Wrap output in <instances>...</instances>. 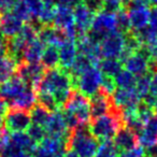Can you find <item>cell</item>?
<instances>
[{
	"instance_id": "obj_1",
	"label": "cell",
	"mask_w": 157,
	"mask_h": 157,
	"mask_svg": "<svg viewBox=\"0 0 157 157\" xmlns=\"http://www.w3.org/2000/svg\"><path fill=\"white\" fill-rule=\"evenodd\" d=\"M73 82L69 72L55 68L45 71L43 78L36 87V90L50 93L54 96L58 107H63L71 94Z\"/></svg>"
},
{
	"instance_id": "obj_2",
	"label": "cell",
	"mask_w": 157,
	"mask_h": 157,
	"mask_svg": "<svg viewBox=\"0 0 157 157\" xmlns=\"http://www.w3.org/2000/svg\"><path fill=\"white\" fill-rule=\"evenodd\" d=\"M99 141L92 135L88 124H80L69 130L66 139V148L73 151L78 157H94Z\"/></svg>"
},
{
	"instance_id": "obj_3",
	"label": "cell",
	"mask_w": 157,
	"mask_h": 157,
	"mask_svg": "<svg viewBox=\"0 0 157 157\" xmlns=\"http://www.w3.org/2000/svg\"><path fill=\"white\" fill-rule=\"evenodd\" d=\"M123 126L125 125L122 118V112L114 107L111 112L90 121V129L92 135L98 141L102 142L113 139Z\"/></svg>"
},
{
	"instance_id": "obj_4",
	"label": "cell",
	"mask_w": 157,
	"mask_h": 157,
	"mask_svg": "<svg viewBox=\"0 0 157 157\" xmlns=\"http://www.w3.org/2000/svg\"><path fill=\"white\" fill-rule=\"evenodd\" d=\"M115 31H118L115 13L100 10L95 14L92 27L87 33V36L92 41L99 43L105 37Z\"/></svg>"
},
{
	"instance_id": "obj_5",
	"label": "cell",
	"mask_w": 157,
	"mask_h": 157,
	"mask_svg": "<svg viewBox=\"0 0 157 157\" xmlns=\"http://www.w3.org/2000/svg\"><path fill=\"white\" fill-rule=\"evenodd\" d=\"M65 111L72 113L78 118L80 124H88L92 120L90 117V98L84 96L78 90H72L69 99L63 105Z\"/></svg>"
},
{
	"instance_id": "obj_6",
	"label": "cell",
	"mask_w": 157,
	"mask_h": 157,
	"mask_svg": "<svg viewBox=\"0 0 157 157\" xmlns=\"http://www.w3.org/2000/svg\"><path fill=\"white\" fill-rule=\"evenodd\" d=\"M102 73L97 66H92L76 78L73 86L84 96L90 98L100 90Z\"/></svg>"
},
{
	"instance_id": "obj_7",
	"label": "cell",
	"mask_w": 157,
	"mask_h": 157,
	"mask_svg": "<svg viewBox=\"0 0 157 157\" xmlns=\"http://www.w3.org/2000/svg\"><path fill=\"white\" fill-rule=\"evenodd\" d=\"M3 117H5L3 118L5 128L10 133L26 131L31 124L30 113L27 110L9 107Z\"/></svg>"
},
{
	"instance_id": "obj_8",
	"label": "cell",
	"mask_w": 157,
	"mask_h": 157,
	"mask_svg": "<svg viewBox=\"0 0 157 157\" xmlns=\"http://www.w3.org/2000/svg\"><path fill=\"white\" fill-rule=\"evenodd\" d=\"M124 67L136 76H141L151 72V60L143 46L125 59Z\"/></svg>"
},
{
	"instance_id": "obj_9",
	"label": "cell",
	"mask_w": 157,
	"mask_h": 157,
	"mask_svg": "<svg viewBox=\"0 0 157 157\" xmlns=\"http://www.w3.org/2000/svg\"><path fill=\"white\" fill-rule=\"evenodd\" d=\"M46 69L41 63H25L22 61L17 65L16 74L22 78L27 85L36 90L45 74Z\"/></svg>"
},
{
	"instance_id": "obj_10",
	"label": "cell",
	"mask_w": 157,
	"mask_h": 157,
	"mask_svg": "<svg viewBox=\"0 0 157 157\" xmlns=\"http://www.w3.org/2000/svg\"><path fill=\"white\" fill-rule=\"evenodd\" d=\"M125 46V35L120 31L111 33L99 42L101 57L105 58H118Z\"/></svg>"
},
{
	"instance_id": "obj_11",
	"label": "cell",
	"mask_w": 157,
	"mask_h": 157,
	"mask_svg": "<svg viewBox=\"0 0 157 157\" xmlns=\"http://www.w3.org/2000/svg\"><path fill=\"white\" fill-rule=\"evenodd\" d=\"M95 12H93L83 1L73 7V20L74 26L78 30V37L84 36L90 31L93 21L95 17Z\"/></svg>"
},
{
	"instance_id": "obj_12",
	"label": "cell",
	"mask_w": 157,
	"mask_h": 157,
	"mask_svg": "<svg viewBox=\"0 0 157 157\" xmlns=\"http://www.w3.org/2000/svg\"><path fill=\"white\" fill-rule=\"evenodd\" d=\"M111 100L114 107L120 111L128 108H137L141 102V99L138 96L135 88L132 90L116 88L115 92L112 94Z\"/></svg>"
},
{
	"instance_id": "obj_13",
	"label": "cell",
	"mask_w": 157,
	"mask_h": 157,
	"mask_svg": "<svg viewBox=\"0 0 157 157\" xmlns=\"http://www.w3.org/2000/svg\"><path fill=\"white\" fill-rule=\"evenodd\" d=\"M44 129H45L46 136H48V137L63 140L67 139L69 129L66 125L63 111H60V109L51 113V117L48 124L44 127Z\"/></svg>"
},
{
	"instance_id": "obj_14",
	"label": "cell",
	"mask_w": 157,
	"mask_h": 157,
	"mask_svg": "<svg viewBox=\"0 0 157 157\" xmlns=\"http://www.w3.org/2000/svg\"><path fill=\"white\" fill-rule=\"evenodd\" d=\"M27 84L17 74H15L0 85V97L7 101L8 105H10L24 90Z\"/></svg>"
},
{
	"instance_id": "obj_15",
	"label": "cell",
	"mask_w": 157,
	"mask_h": 157,
	"mask_svg": "<svg viewBox=\"0 0 157 157\" xmlns=\"http://www.w3.org/2000/svg\"><path fill=\"white\" fill-rule=\"evenodd\" d=\"M90 117H92V120H94V118H97L99 116H102L105 114L111 112L113 110L114 105L112 103L111 97L107 96L105 94H103L102 92L99 90L94 96L90 97Z\"/></svg>"
},
{
	"instance_id": "obj_16",
	"label": "cell",
	"mask_w": 157,
	"mask_h": 157,
	"mask_svg": "<svg viewBox=\"0 0 157 157\" xmlns=\"http://www.w3.org/2000/svg\"><path fill=\"white\" fill-rule=\"evenodd\" d=\"M23 23L11 11L0 13V33L8 39L14 37L21 31L24 25Z\"/></svg>"
},
{
	"instance_id": "obj_17",
	"label": "cell",
	"mask_w": 157,
	"mask_h": 157,
	"mask_svg": "<svg viewBox=\"0 0 157 157\" xmlns=\"http://www.w3.org/2000/svg\"><path fill=\"white\" fill-rule=\"evenodd\" d=\"M38 39L48 45L59 46L66 41V36L61 29L53 25H43L38 31Z\"/></svg>"
},
{
	"instance_id": "obj_18",
	"label": "cell",
	"mask_w": 157,
	"mask_h": 157,
	"mask_svg": "<svg viewBox=\"0 0 157 157\" xmlns=\"http://www.w3.org/2000/svg\"><path fill=\"white\" fill-rule=\"evenodd\" d=\"M138 141L144 148L157 144V116L153 115L137 133Z\"/></svg>"
},
{
	"instance_id": "obj_19",
	"label": "cell",
	"mask_w": 157,
	"mask_h": 157,
	"mask_svg": "<svg viewBox=\"0 0 157 157\" xmlns=\"http://www.w3.org/2000/svg\"><path fill=\"white\" fill-rule=\"evenodd\" d=\"M113 139V143L115 144L116 148L118 151H127L139 145L137 133L127 126H123L116 132L115 137Z\"/></svg>"
},
{
	"instance_id": "obj_20",
	"label": "cell",
	"mask_w": 157,
	"mask_h": 157,
	"mask_svg": "<svg viewBox=\"0 0 157 157\" xmlns=\"http://www.w3.org/2000/svg\"><path fill=\"white\" fill-rule=\"evenodd\" d=\"M131 31H139L145 28L150 21L151 9L148 7H137L127 9Z\"/></svg>"
},
{
	"instance_id": "obj_21",
	"label": "cell",
	"mask_w": 157,
	"mask_h": 157,
	"mask_svg": "<svg viewBox=\"0 0 157 157\" xmlns=\"http://www.w3.org/2000/svg\"><path fill=\"white\" fill-rule=\"evenodd\" d=\"M59 51V66L61 69L69 72L76 55H78V50H76L75 41L73 40H66L63 44L58 48Z\"/></svg>"
},
{
	"instance_id": "obj_22",
	"label": "cell",
	"mask_w": 157,
	"mask_h": 157,
	"mask_svg": "<svg viewBox=\"0 0 157 157\" xmlns=\"http://www.w3.org/2000/svg\"><path fill=\"white\" fill-rule=\"evenodd\" d=\"M52 25L61 30H65L68 27L74 25L73 8L63 5L55 6V16Z\"/></svg>"
},
{
	"instance_id": "obj_23",
	"label": "cell",
	"mask_w": 157,
	"mask_h": 157,
	"mask_svg": "<svg viewBox=\"0 0 157 157\" xmlns=\"http://www.w3.org/2000/svg\"><path fill=\"white\" fill-rule=\"evenodd\" d=\"M37 103V94H36V90L31 86L27 85L24 88L22 93L12 101L9 105V107L12 108H17V109L22 110H29Z\"/></svg>"
},
{
	"instance_id": "obj_24",
	"label": "cell",
	"mask_w": 157,
	"mask_h": 157,
	"mask_svg": "<svg viewBox=\"0 0 157 157\" xmlns=\"http://www.w3.org/2000/svg\"><path fill=\"white\" fill-rule=\"evenodd\" d=\"M45 48V44L37 38L27 45L23 53V61L25 63H39L41 60L42 53Z\"/></svg>"
},
{
	"instance_id": "obj_25",
	"label": "cell",
	"mask_w": 157,
	"mask_h": 157,
	"mask_svg": "<svg viewBox=\"0 0 157 157\" xmlns=\"http://www.w3.org/2000/svg\"><path fill=\"white\" fill-rule=\"evenodd\" d=\"M41 63L46 70L55 69L59 66V51L57 46L48 45L45 46L41 56Z\"/></svg>"
},
{
	"instance_id": "obj_26",
	"label": "cell",
	"mask_w": 157,
	"mask_h": 157,
	"mask_svg": "<svg viewBox=\"0 0 157 157\" xmlns=\"http://www.w3.org/2000/svg\"><path fill=\"white\" fill-rule=\"evenodd\" d=\"M17 70V63L10 56L0 57V85L14 75Z\"/></svg>"
},
{
	"instance_id": "obj_27",
	"label": "cell",
	"mask_w": 157,
	"mask_h": 157,
	"mask_svg": "<svg viewBox=\"0 0 157 157\" xmlns=\"http://www.w3.org/2000/svg\"><path fill=\"white\" fill-rule=\"evenodd\" d=\"M123 63L118 58H105L98 63V68L101 71L102 75L105 76H115L122 70Z\"/></svg>"
},
{
	"instance_id": "obj_28",
	"label": "cell",
	"mask_w": 157,
	"mask_h": 157,
	"mask_svg": "<svg viewBox=\"0 0 157 157\" xmlns=\"http://www.w3.org/2000/svg\"><path fill=\"white\" fill-rule=\"evenodd\" d=\"M114 82L116 84V87L123 88V90H132L135 88L137 83V76L133 75L129 71L121 70L115 76H114Z\"/></svg>"
},
{
	"instance_id": "obj_29",
	"label": "cell",
	"mask_w": 157,
	"mask_h": 157,
	"mask_svg": "<svg viewBox=\"0 0 157 157\" xmlns=\"http://www.w3.org/2000/svg\"><path fill=\"white\" fill-rule=\"evenodd\" d=\"M29 113H30L31 123L40 125L42 127H45V125L48 124V120L51 117V112L48 110H46L44 107H42L41 105H39V103H36L29 110Z\"/></svg>"
},
{
	"instance_id": "obj_30",
	"label": "cell",
	"mask_w": 157,
	"mask_h": 157,
	"mask_svg": "<svg viewBox=\"0 0 157 157\" xmlns=\"http://www.w3.org/2000/svg\"><path fill=\"white\" fill-rule=\"evenodd\" d=\"M36 94H37V102L48 110L51 113L60 109L52 94L46 92H39V90H36Z\"/></svg>"
},
{
	"instance_id": "obj_31",
	"label": "cell",
	"mask_w": 157,
	"mask_h": 157,
	"mask_svg": "<svg viewBox=\"0 0 157 157\" xmlns=\"http://www.w3.org/2000/svg\"><path fill=\"white\" fill-rule=\"evenodd\" d=\"M150 87H151V72L143 74L141 76H138L135 90L141 100L150 94Z\"/></svg>"
},
{
	"instance_id": "obj_32",
	"label": "cell",
	"mask_w": 157,
	"mask_h": 157,
	"mask_svg": "<svg viewBox=\"0 0 157 157\" xmlns=\"http://www.w3.org/2000/svg\"><path fill=\"white\" fill-rule=\"evenodd\" d=\"M11 12L16 17L20 18L22 22L29 23L31 21V18H33L28 7H27L26 3L23 0H15V2H14L13 7L11 9Z\"/></svg>"
},
{
	"instance_id": "obj_33",
	"label": "cell",
	"mask_w": 157,
	"mask_h": 157,
	"mask_svg": "<svg viewBox=\"0 0 157 157\" xmlns=\"http://www.w3.org/2000/svg\"><path fill=\"white\" fill-rule=\"evenodd\" d=\"M118 152L120 151L116 148L113 141L107 140L101 142L94 157H118Z\"/></svg>"
},
{
	"instance_id": "obj_34",
	"label": "cell",
	"mask_w": 157,
	"mask_h": 157,
	"mask_svg": "<svg viewBox=\"0 0 157 157\" xmlns=\"http://www.w3.org/2000/svg\"><path fill=\"white\" fill-rule=\"evenodd\" d=\"M116 16V25H117V30L120 33H130L131 31V27H130V22H129V17H128V12L126 9L122 8L121 10H118L115 13Z\"/></svg>"
},
{
	"instance_id": "obj_35",
	"label": "cell",
	"mask_w": 157,
	"mask_h": 157,
	"mask_svg": "<svg viewBox=\"0 0 157 157\" xmlns=\"http://www.w3.org/2000/svg\"><path fill=\"white\" fill-rule=\"evenodd\" d=\"M27 135H28L29 137H30V139L33 140V141H35L37 144L40 143V142L46 137V132H45L44 127L40 126V125H37V124H33V123H31L30 126L27 129Z\"/></svg>"
},
{
	"instance_id": "obj_36",
	"label": "cell",
	"mask_w": 157,
	"mask_h": 157,
	"mask_svg": "<svg viewBox=\"0 0 157 157\" xmlns=\"http://www.w3.org/2000/svg\"><path fill=\"white\" fill-rule=\"evenodd\" d=\"M55 16V6L44 5L41 13L39 14L38 21L41 23V25H52Z\"/></svg>"
},
{
	"instance_id": "obj_37",
	"label": "cell",
	"mask_w": 157,
	"mask_h": 157,
	"mask_svg": "<svg viewBox=\"0 0 157 157\" xmlns=\"http://www.w3.org/2000/svg\"><path fill=\"white\" fill-rule=\"evenodd\" d=\"M26 6L28 7L29 11L31 13V20H38L39 14L41 13L42 9L44 7L43 0H23Z\"/></svg>"
},
{
	"instance_id": "obj_38",
	"label": "cell",
	"mask_w": 157,
	"mask_h": 157,
	"mask_svg": "<svg viewBox=\"0 0 157 157\" xmlns=\"http://www.w3.org/2000/svg\"><path fill=\"white\" fill-rule=\"evenodd\" d=\"M116 90V84L114 82V78L111 76H105L102 75V80H101L100 84V92H102L103 94H105L107 96H112L114 92Z\"/></svg>"
},
{
	"instance_id": "obj_39",
	"label": "cell",
	"mask_w": 157,
	"mask_h": 157,
	"mask_svg": "<svg viewBox=\"0 0 157 157\" xmlns=\"http://www.w3.org/2000/svg\"><path fill=\"white\" fill-rule=\"evenodd\" d=\"M123 8V0H102V10L116 13Z\"/></svg>"
},
{
	"instance_id": "obj_40",
	"label": "cell",
	"mask_w": 157,
	"mask_h": 157,
	"mask_svg": "<svg viewBox=\"0 0 157 157\" xmlns=\"http://www.w3.org/2000/svg\"><path fill=\"white\" fill-rule=\"evenodd\" d=\"M144 48V50L146 51L148 57H150L151 60V68L157 66V40L150 44H146V45H142Z\"/></svg>"
},
{
	"instance_id": "obj_41",
	"label": "cell",
	"mask_w": 157,
	"mask_h": 157,
	"mask_svg": "<svg viewBox=\"0 0 157 157\" xmlns=\"http://www.w3.org/2000/svg\"><path fill=\"white\" fill-rule=\"evenodd\" d=\"M118 157H146V156L143 146L137 145L136 147L130 148V150L122 151V153L118 154Z\"/></svg>"
},
{
	"instance_id": "obj_42",
	"label": "cell",
	"mask_w": 157,
	"mask_h": 157,
	"mask_svg": "<svg viewBox=\"0 0 157 157\" xmlns=\"http://www.w3.org/2000/svg\"><path fill=\"white\" fill-rule=\"evenodd\" d=\"M153 71V74L151 75V87H150V94L152 96L157 98V66L151 68Z\"/></svg>"
},
{
	"instance_id": "obj_43",
	"label": "cell",
	"mask_w": 157,
	"mask_h": 157,
	"mask_svg": "<svg viewBox=\"0 0 157 157\" xmlns=\"http://www.w3.org/2000/svg\"><path fill=\"white\" fill-rule=\"evenodd\" d=\"M15 0H0V13L11 11Z\"/></svg>"
},
{
	"instance_id": "obj_44",
	"label": "cell",
	"mask_w": 157,
	"mask_h": 157,
	"mask_svg": "<svg viewBox=\"0 0 157 157\" xmlns=\"http://www.w3.org/2000/svg\"><path fill=\"white\" fill-rule=\"evenodd\" d=\"M148 26H150L151 28L157 30V8H153V9H151Z\"/></svg>"
},
{
	"instance_id": "obj_45",
	"label": "cell",
	"mask_w": 157,
	"mask_h": 157,
	"mask_svg": "<svg viewBox=\"0 0 157 157\" xmlns=\"http://www.w3.org/2000/svg\"><path fill=\"white\" fill-rule=\"evenodd\" d=\"M8 55V38L0 35V57Z\"/></svg>"
},
{
	"instance_id": "obj_46",
	"label": "cell",
	"mask_w": 157,
	"mask_h": 157,
	"mask_svg": "<svg viewBox=\"0 0 157 157\" xmlns=\"http://www.w3.org/2000/svg\"><path fill=\"white\" fill-rule=\"evenodd\" d=\"M33 157H55V155L46 152V151L44 150V148H42L41 146H38L37 151H36V153L33 154Z\"/></svg>"
},
{
	"instance_id": "obj_47",
	"label": "cell",
	"mask_w": 157,
	"mask_h": 157,
	"mask_svg": "<svg viewBox=\"0 0 157 157\" xmlns=\"http://www.w3.org/2000/svg\"><path fill=\"white\" fill-rule=\"evenodd\" d=\"M82 0H57V3L58 5H63V6H68V7H75L78 3L81 2Z\"/></svg>"
},
{
	"instance_id": "obj_48",
	"label": "cell",
	"mask_w": 157,
	"mask_h": 157,
	"mask_svg": "<svg viewBox=\"0 0 157 157\" xmlns=\"http://www.w3.org/2000/svg\"><path fill=\"white\" fill-rule=\"evenodd\" d=\"M145 156L146 157H157V144L146 147L145 150Z\"/></svg>"
},
{
	"instance_id": "obj_49",
	"label": "cell",
	"mask_w": 157,
	"mask_h": 157,
	"mask_svg": "<svg viewBox=\"0 0 157 157\" xmlns=\"http://www.w3.org/2000/svg\"><path fill=\"white\" fill-rule=\"evenodd\" d=\"M63 157H78V155L75 154V153H74L73 151L68 150V151H66V153H65V155H63Z\"/></svg>"
},
{
	"instance_id": "obj_50",
	"label": "cell",
	"mask_w": 157,
	"mask_h": 157,
	"mask_svg": "<svg viewBox=\"0 0 157 157\" xmlns=\"http://www.w3.org/2000/svg\"><path fill=\"white\" fill-rule=\"evenodd\" d=\"M44 5H51V6H55L57 3V0H43Z\"/></svg>"
},
{
	"instance_id": "obj_51",
	"label": "cell",
	"mask_w": 157,
	"mask_h": 157,
	"mask_svg": "<svg viewBox=\"0 0 157 157\" xmlns=\"http://www.w3.org/2000/svg\"><path fill=\"white\" fill-rule=\"evenodd\" d=\"M150 5L154 6V8H157V0H148Z\"/></svg>"
},
{
	"instance_id": "obj_52",
	"label": "cell",
	"mask_w": 157,
	"mask_h": 157,
	"mask_svg": "<svg viewBox=\"0 0 157 157\" xmlns=\"http://www.w3.org/2000/svg\"><path fill=\"white\" fill-rule=\"evenodd\" d=\"M2 125H3V120H2V116H0V130L3 128L2 127Z\"/></svg>"
},
{
	"instance_id": "obj_53",
	"label": "cell",
	"mask_w": 157,
	"mask_h": 157,
	"mask_svg": "<svg viewBox=\"0 0 157 157\" xmlns=\"http://www.w3.org/2000/svg\"><path fill=\"white\" fill-rule=\"evenodd\" d=\"M156 116H157V114H156Z\"/></svg>"
},
{
	"instance_id": "obj_54",
	"label": "cell",
	"mask_w": 157,
	"mask_h": 157,
	"mask_svg": "<svg viewBox=\"0 0 157 157\" xmlns=\"http://www.w3.org/2000/svg\"><path fill=\"white\" fill-rule=\"evenodd\" d=\"M0 157H1V156H0Z\"/></svg>"
}]
</instances>
